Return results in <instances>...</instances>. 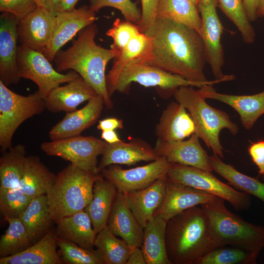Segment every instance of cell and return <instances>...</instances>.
Masks as SVG:
<instances>
[{"label":"cell","mask_w":264,"mask_h":264,"mask_svg":"<svg viewBox=\"0 0 264 264\" xmlns=\"http://www.w3.org/2000/svg\"><path fill=\"white\" fill-rule=\"evenodd\" d=\"M8 227L0 240V258L16 255L33 244L19 218L4 217Z\"/></svg>","instance_id":"38"},{"label":"cell","mask_w":264,"mask_h":264,"mask_svg":"<svg viewBox=\"0 0 264 264\" xmlns=\"http://www.w3.org/2000/svg\"><path fill=\"white\" fill-rule=\"evenodd\" d=\"M160 0H141V18L138 26L140 32L147 35L152 30L157 18V9Z\"/></svg>","instance_id":"45"},{"label":"cell","mask_w":264,"mask_h":264,"mask_svg":"<svg viewBox=\"0 0 264 264\" xmlns=\"http://www.w3.org/2000/svg\"><path fill=\"white\" fill-rule=\"evenodd\" d=\"M79 0H60L58 12L69 11L75 8Z\"/></svg>","instance_id":"51"},{"label":"cell","mask_w":264,"mask_h":264,"mask_svg":"<svg viewBox=\"0 0 264 264\" xmlns=\"http://www.w3.org/2000/svg\"><path fill=\"white\" fill-rule=\"evenodd\" d=\"M44 7L53 15L58 12L60 0H44Z\"/></svg>","instance_id":"52"},{"label":"cell","mask_w":264,"mask_h":264,"mask_svg":"<svg viewBox=\"0 0 264 264\" xmlns=\"http://www.w3.org/2000/svg\"><path fill=\"white\" fill-rule=\"evenodd\" d=\"M94 246L106 264H126L131 251L129 244L117 238L107 226L97 234Z\"/></svg>","instance_id":"36"},{"label":"cell","mask_w":264,"mask_h":264,"mask_svg":"<svg viewBox=\"0 0 264 264\" xmlns=\"http://www.w3.org/2000/svg\"><path fill=\"white\" fill-rule=\"evenodd\" d=\"M102 177L71 163L60 171L46 194L53 221L84 210L92 198L94 182Z\"/></svg>","instance_id":"4"},{"label":"cell","mask_w":264,"mask_h":264,"mask_svg":"<svg viewBox=\"0 0 264 264\" xmlns=\"http://www.w3.org/2000/svg\"><path fill=\"white\" fill-rule=\"evenodd\" d=\"M248 152L253 163L259 169V174L264 176V140L252 143Z\"/></svg>","instance_id":"46"},{"label":"cell","mask_w":264,"mask_h":264,"mask_svg":"<svg viewBox=\"0 0 264 264\" xmlns=\"http://www.w3.org/2000/svg\"><path fill=\"white\" fill-rule=\"evenodd\" d=\"M231 75L220 79H215L204 82H196L188 80L182 77L169 73L157 67L139 62L135 60L129 63L122 70L114 85V91L127 92L133 82L146 87H157L163 91L166 96L173 95L175 91L182 86H192L200 88L206 85H213L223 82L232 81Z\"/></svg>","instance_id":"7"},{"label":"cell","mask_w":264,"mask_h":264,"mask_svg":"<svg viewBox=\"0 0 264 264\" xmlns=\"http://www.w3.org/2000/svg\"><path fill=\"white\" fill-rule=\"evenodd\" d=\"M218 6L235 24L246 44L254 42L256 34L246 14L244 0H217Z\"/></svg>","instance_id":"39"},{"label":"cell","mask_w":264,"mask_h":264,"mask_svg":"<svg viewBox=\"0 0 264 264\" xmlns=\"http://www.w3.org/2000/svg\"><path fill=\"white\" fill-rule=\"evenodd\" d=\"M140 32L138 25L129 21H121L118 18L115 20L112 27L106 32L107 36L113 40L110 49L116 54L114 59L119 56L130 41Z\"/></svg>","instance_id":"42"},{"label":"cell","mask_w":264,"mask_h":264,"mask_svg":"<svg viewBox=\"0 0 264 264\" xmlns=\"http://www.w3.org/2000/svg\"><path fill=\"white\" fill-rule=\"evenodd\" d=\"M56 175L36 155H27L19 188L33 198L46 195L53 185Z\"/></svg>","instance_id":"30"},{"label":"cell","mask_w":264,"mask_h":264,"mask_svg":"<svg viewBox=\"0 0 264 264\" xmlns=\"http://www.w3.org/2000/svg\"><path fill=\"white\" fill-rule=\"evenodd\" d=\"M166 176L170 180L209 193L226 200L236 210L243 211L250 207L251 198L249 194L222 182L212 172L178 163H171Z\"/></svg>","instance_id":"9"},{"label":"cell","mask_w":264,"mask_h":264,"mask_svg":"<svg viewBox=\"0 0 264 264\" xmlns=\"http://www.w3.org/2000/svg\"><path fill=\"white\" fill-rule=\"evenodd\" d=\"M98 164L100 173L112 164L132 165L140 161H153L159 157L154 148L145 141L132 138L128 142L107 143Z\"/></svg>","instance_id":"20"},{"label":"cell","mask_w":264,"mask_h":264,"mask_svg":"<svg viewBox=\"0 0 264 264\" xmlns=\"http://www.w3.org/2000/svg\"><path fill=\"white\" fill-rule=\"evenodd\" d=\"M17 64L21 78L35 83L43 99L54 88L79 75L72 70L66 74L61 73L53 67L42 52L21 45L18 47Z\"/></svg>","instance_id":"11"},{"label":"cell","mask_w":264,"mask_h":264,"mask_svg":"<svg viewBox=\"0 0 264 264\" xmlns=\"http://www.w3.org/2000/svg\"><path fill=\"white\" fill-rule=\"evenodd\" d=\"M207 214L216 247L235 246L260 252L264 248V227L248 222L229 211L224 200L200 205Z\"/></svg>","instance_id":"6"},{"label":"cell","mask_w":264,"mask_h":264,"mask_svg":"<svg viewBox=\"0 0 264 264\" xmlns=\"http://www.w3.org/2000/svg\"><path fill=\"white\" fill-rule=\"evenodd\" d=\"M45 110L44 100L38 90L27 96L19 94L0 81V147L4 153L12 146V139L25 121Z\"/></svg>","instance_id":"8"},{"label":"cell","mask_w":264,"mask_h":264,"mask_svg":"<svg viewBox=\"0 0 264 264\" xmlns=\"http://www.w3.org/2000/svg\"><path fill=\"white\" fill-rule=\"evenodd\" d=\"M58 253L63 264H106L100 253L96 250H88L57 237Z\"/></svg>","instance_id":"40"},{"label":"cell","mask_w":264,"mask_h":264,"mask_svg":"<svg viewBox=\"0 0 264 264\" xmlns=\"http://www.w3.org/2000/svg\"><path fill=\"white\" fill-rule=\"evenodd\" d=\"M27 156L25 146L22 144L2 153L0 158V188H19Z\"/></svg>","instance_id":"34"},{"label":"cell","mask_w":264,"mask_h":264,"mask_svg":"<svg viewBox=\"0 0 264 264\" xmlns=\"http://www.w3.org/2000/svg\"><path fill=\"white\" fill-rule=\"evenodd\" d=\"M38 7L35 0H0V11L13 15L18 22Z\"/></svg>","instance_id":"44"},{"label":"cell","mask_w":264,"mask_h":264,"mask_svg":"<svg viewBox=\"0 0 264 264\" xmlns=\"http://www.w3.org/2000/svg\"><path fill=\"white\" fill-rule=\"evenodd\" d=\"M165 243L171 264H195L216 248L208 217L201 206L185 210L167 221Z\"/></svg>","instance_id":"3"},{"label":"cell","mask_w":264,"mask_h":264,"mask_svg":"<svg viewBox=\"0 0 264 264\" xmlns=\"http://www.w3.org/2000/svg\"><path fill=\"white\" fill-rule=\"evenodd\" d=\"M58 237L72 242L85 249L92 250L97 234L84 210L65 217L57 223Z\"/></svg>","instance_id":"28"},{"label":"cell","mask_w":264,"mask_h":264,"mask_svg":"<svg viewBox=\"0 0 264 264\" xmlns=\"http://www.w3.org/2000/svg\"><path fill=\"white\" fill-rule=\"evenodd\" d=\"M244 5L247 17L251 22L256 20L257 0H244Z\"/></svg>","instance_id":"49"},{"label":"cell","mask_w":264,"mask_h":264,"mask_svg":"<svg viewBox=\"0 0 264 264\" xmlns=\"http://www.w3.org/2000/svg\"><path fill=\"white\" fill-rule=\"evenodd\" d=\"M166 179L167 176L158 179L146 188L124 194L129 208L143 228L163 201Z\"/></svg>","instance_id":"25"},{"label":"cell","mask_w":264,"mask_h":264,"mask_svg":"<svg viewBox=\"0 0 264 264\" xmlns=\"http://www.w3.org/2000/svg\"><path fill=\"white\" fill-rule=\"evenodd\" d=\"M198 9L201 19L200 35L201 37L207 62L215 79H222L224 52L221 44L223 27L217 12V0H200Z\"/></svg>","instance_id":"12"},{"label":"cell","mask_w":264,"mask_h":264,"mask_svg":"<svg viewBox=\"0 0 264 264\" xmlns=\"http://www.w3.org/2000/svg\"><path fill=\"white\" fill-rule=\"evenodd\" d=\"M39 6L44 7V0H35Z\"/></svg>","instance_id":"54"},{"label":"cell","mask_w":264,"mask_h":264,"mask_svg":"<svg viewBox=\"0 0 264 264\" xmlns=\"http://www.w3.org/2000/svg\"><path fill=\"white\" fill-rule=\"evenodd\" d=\"M107 226L114 235L124 240L131 249L141 247L143 228L129 208L124 194L117 191L108 218Z\"/></svg>","instance_id":"24"},{"label":"cell","mask_w":264,"mask_h":264,"mask_svg":"<svg viewBox=\"0 0 264 264\" xmlns=\"http://www.w3.org/2000/svg\"><path fill=\"white\" fill-rule=\"evenodd\" d=\"M199 137L193 133L189 138L173 142L157 140L154 148L158 156L170 163H178L212 172L210 156L201 146Z\"/></svg>","instance_id":"17"},{"label":"cell","mask_w":264,"mask_h":264,"mask_svg":"<svg viewBox=\"0 0 264 264\" xmlns=\"http://www.w3.org/2000/svg\"><path fill=\"white\" fill-rule=\"evenodd\" d=\"M257 16L258 18L264 17V0H257Z\"/></svg>","instance_id":"53"},{"label":"cell","mask_w":264,"mask_h":264,"mask_svg":"<svg viewBox=\"0 0 264 264\" xmlns=\"http://www.w3.org/2000/svg\"><path fill=\"white\" fill-rule=\"evenodd\" d=\"M167 222L164 218L154 216L143 228L141 248L146 264H171L166 249Z\"/></svg>","instance_id":"29"},{"label":"cell","mask_w":264,"mask_h":264,"mask_svg":"<svg viewBox=\"0 0 264 264\" xmlns=\"http://www.w3.org/2000/svg\"><path fill=\"white\" fill-rule=\"evenodd\" d=\"M33 197L19 188H0V211L4 217L20 218Z\"/></svg>","instance_id":"41"},{"label":"cell","mask_w":264,"mask_h":264,"mask_svg":"<svg viewBox=\"0 0 264 264\" xmlns=\"http://www.w3.org/2000/svg\"><path fill=\"white\" fill-rule=\"evenodd\" d=\"M198 90L205 99L216 100L232 107L246 130L251 129L264 114V91L249 95H231L217 92L212 85L204 86Z\"/></svg>","instance_id":"22"},{"label":"cell","mask_w":264,"mask_h":264,"mask_svg":"<svg viewBox=\"0 0 264 264\" xmlns=\"http://www.w3.org/2000/svg\"><path fill=\"white\" fill-rule=\"evenodd\" d=\"M198 4V0H160L157 18L169 19L183 23L200 34L201 19Z\"/></svg>","instance_id":"32"},{"label":"cell","mask_w":264,"mask_h":264,"mask_svg":"<svg viewBox=\"0 0 264 264\" xmlns=\"http://www.w3.org/2000/svg\"><path fill=\"white\" fill-rule=\"evenodd\" d=\"M259 252L242 247H217L200 258L195 264H255Z\"/></svg>","instance_id":"37"},{"label":"cell","mask_w":264,"mask_h":264,"mask_svg":"<svg viewBox=\"0 0 264 264\" xmlns=\"http://www.w3.org/2000/svg\"><path fill=\"white\" fill-rule=\"evenodd\" d=\"M150 43V38L141 32L133 37L122 50L106 76L107 90L110 97L112 89L123 68L131 61L140 57Z\"/></svg>","instance_id":"35"},{"label":"cell","mask_w":264,"mask_h":264,"mask_svg":"<svg viewBox=\"0 0 264 264\" xmlns=\"http://www.w3.org/2000/svg\"><path fill=\"white\" fill-rule=\"evenodd\" d=\"M98 94L79 74L63 86L52 89L44 99L45 109L52 113L76 110L77 107Z\"/></svg>","instance_id":"21"},{"label":"cell","mask_w":264,"mask_h":264,"mask_svg":"<svg viewBox=\"0 0 264 264\" xmlns=\"http://www.w3.org/2000/svg\"><path fill=\"white\" fill-rule=\"evenodd\" d=\"M170 164L160 157L145 165L129 169L112 164L101 173L115 186L118 192L126 194L146 188L158 179L166 177Z\"/></svg>","instance_id":"13"},{"label":"cell","mask_w":264,"mask_h":264,"mask_svg":"<svg viewBox=\"0 0 264 264\" xmlns=\"http://www.w3.org/2000/svg\"><path fill=\"white\" fill-rule=\"evenodd\" d=\"M106 144L101 138L79 135L43 142L41 149L49 156L59 157L82 170L97 174V158Z\"/></svg>","instance_id":"10"},{"label":"cell","mask_w":264,"mask_h":264,"mask_svg":"<svg viewBox=\"0 0 264 264\" xmlns=\"http://www.w3.org/2000/svg\"><path fill=\"white\" fill-rule=\"evenodd\" d=\"M55 24V16L39 6L18 22L20 45L44 53L50 44Z\"/></svg>","instance_id":"14"},{"label":"cell","mask_w":264,"mask_h":264,"mask_svg":"<svg viewBox=\"0 0 264 264\" xmlns=\"http://www.w3.org/2000/svg\"><path fill=\"white\" fill-rule=\"evenodd\" d=\"M124 128L122 119L110 117L98 121L97 128L102 131L122 129Z\"/></svg>","instance_id":"47"},{"label":"cell","mask_w":264,"mask_h":264,"mask_svg":"<svg viewBox=\"0 0 264 264\" xmlns=\"http://www.w3.org/2000/svg\"><path fill=\"white\" fill-rule=\"evenodd\" d=\"M18 22L10 13L0 15V81L6 86L16 84L21 79L17 64Z\"/></svg>","instance_id":"18"},{"label":"cell","mask_w":264,"mask_h":264,"mask_svg":"<svg viewBox=\"0 0 264 264\" xmlns=\"http://www.w3.org/2000/svg\"><path fill=\"white\" fill-rule=\"evenodd\" d=\"M32 244L44 236L53 221L49 212L46 195L33 198L20 217Z\"/></svg>","instance_id":"31"},{"label":"cell","mask_w":264,"mask_h":264,"mask_svg":"<svg viewBox=\"0 0 264 264\" xmlns=\"http://www.w3.org/2000/svg\"><path fill=\"white\" fill-rule=\"evenodd\" d=\"M147 35L150 44L135 60L191 81H208L204 74V45L197 30L173 20L156 18Z\"/></svg>","instance_id":"1"},{"label":"cell","mask_w":264,"mask_h":264,"mask_svg":"<svg viewBox=\"0 0 264 264\" xmlns=\"http://www.w3.org/2000/svg\"><path fill=\"white\" fill-rule=\"evenodd\" d=\"M177 102L189 112L195 126V132L213 154L223 157V150L220 140V133L227 129L233 135L239 132L238 125L225 112L210 106L205 98L194 87L182 86L174 93Z\"/></svg>","instance_id":"5"},{"label":"cell","mask_w":264,"mask_h":264,"mask_svg":"<svg viewBox=\"0 0 264 264\" xmlns=\"http://www.w3.org/2000/svg\"><path fill=\"white\" fill-rule=\"evenodd\" d=\"M101 138L109 144H112L122 141L114 130L103 131Z\"/></svg>","instance_id":"50"},{"label":"cell","mask_w":264,"mask_h":264,"mask_svg":"<svg viewBox=\"0 0 264 264\" xmlns=\"http://www.w3.org/2000/svg\"><path fill=\"white\" fill-rule=\"evenodd\" d=\"M96 13L84 5L69 11H59L55 15L53 36L47 50L43 53L51 62L61 47L77 33L97 20Z\"/></svg>","instance_id":"15"},{"label":"cell","mask_w":264,"mask_h":264,"mask_svg":"<svg viewBox=\"0 0 264 264\" xmlns=\"http://www.w3.org/2000/svg\"><path fill=\"white\" fill-rule=\"evenodd\" d=\"M117 194L115 186L104 177L94 182L92 198L84 210L89 216L96 234L107 226L108 218Z\"/></svg>","instance_id":"27"},{"label":"cell","mask_w":264,"mask_h":264,"mask_svg":"<svg viewBox=\"0 0 264 264\" xmlns=\"http://www.w3.org/2000/svg\"><path fill=\"white\" fill-rule=\"evenodd\" d=\"M55 231L50 229L44 236L24 251L0 258V264H62Z\"/></svg>","instance_id":"26"},{"label":"cell","mask_w":264,"mask_h":264,"mask_svg":"<svg viewBox=\"0 0 264 264\" xmlns=\"http://www.w3.org/2000/svg\"><path fill=\"white\" fill-rule=\"evenodd\" d=\"M141 247L131 249L126 264H146Z\"/></svg>","instance_id":"48"},{"label":"cell","mask_w":264,"mask_h":264,"mask_svg":"<svg viewBox=\"0 0 264 264\" xmlns=\"http://www.w3.org/2000/svg\"><path fill=\"white\" fill-rule=\"evenodd\" d=\"M97 33L95 23L86 27L78 33L71 46L57 52L53 61L59 72L68 69L77 72L103 97L105 107L110 110L113 103L108 92L105 70L107 65L116 54L110 48L96 44L95 38Z\"/></svg>","instance_id":"2"},{"label":"cell","mask_w":264,"mask_h":264,"mask_svg":"<svg viewBox=\"0 0 264 264\" xmlns=\"http://www.w3.org/2000/svg\"><path fill=\"white\" fill-rule=\"evenodd\" d=\"M198 0V1H199L200 0Z\"/></svg>","instance_id":"55"},{"label":"cell","mask_w":264,"mask_h":264,"mask_svg":"<svg viewBox=\"0 0 264 264\" xmlns=\"http://www.w3.org/2000/svg\"><path fill=\"white\" fill-rule=\"evenodd\" d=\"M217 197L167 177L164 197L154 216H160L168 221L185 210L211 202Z\"/></svg>","instance_id":"16"},{"label":"cell","mask_w":264,"mask_h":264,"mask_svg":"<svg viewBox=\"0 0 264 264\" xmlns=\"http://www.w3.org/2000/svg\"><path fill=\"white\" fill-rule=\"evenodd\" d=\"M89 7L95 13L105 7H111L120 11L125 20L139 25L141 18V11L136 3L131 0H88Z\"/></svg>","instance_id":"43"},{"label":"cell","mask_w":264,"mask_h":264,"mask_svg":"<svg viewBox=\"0 0 264 264\" xmlns=\"http://www.w3.org/2000/svg\"><path fill=\"white\" fill-rule=\"evenodd\" d=\"M104 106L103 97L97 94L80 110L66 112L64 117L50 130L49 138L53 140L81 135L98 120Z\"/></svg>","instance_id":"19"},{"label":"cell","mask_w":264,"mask_h":264,"mask_svg":"<svg viewBox=\"0 0 264 264\" xmlns=\"http://www.w3.org/2000/svg\"><path fill=\"white\" fill-rule=\"evenodd\" d=\"M186 110L177 102L168 105L155 126L157 140L166 142L181 141L195 132L194 122Z\"/></svg>","instance_id":"23"},{"label":"cell","mask_w":264,"mask_h":264,"mask_svg":"<svg viewBox=\"0 0 264 264\" xmlns=\"http://www.w3.org/2000/svg\"><path fill=\"white\" fill-rule=\"evenodd\" d=\"M210 161L213 171L227 180L230 185L256 197L264 203V182L240 172L232 165L224 163L216 154L210 156Z\"/></svg>","instance_id":"33"}]
</instances>
